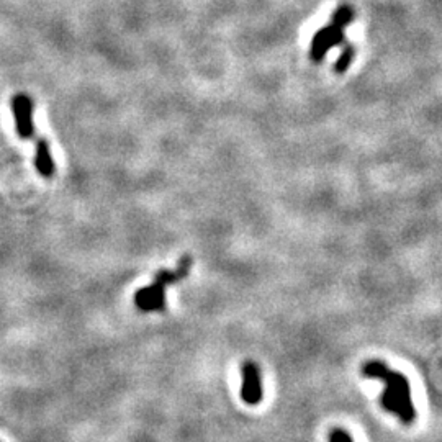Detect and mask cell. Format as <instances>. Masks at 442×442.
<instances>
[{"instance_id":"obj_1","label":"cell","mask_w":442,"mask_h":442,"mask_svg":"<svg viewBox=\"0 0 442 442\" xmlns=\"http://www.w3.org/2000/svg\"><path fill=\"white\" fill-rule=\"evenodd\" d=\"M362 373L369 378H378L385 382V388L393 393L398 403V418L405 424H411L416 419V408L411 398V388L408 378L403 373H398L388 369L384 362L371 360L362 367Z\"/></svg>"},{"instance_id":"obj_2","label":"cell","mask_w":442,"mask_h":442,"mask_svg":"<svg viewBox=\"0 0 442 442\" xmlns=\"http://www.w3.org/2000/svg\"><path fill=\"white\" fill-rule=\"evenodd\" d=\"M12 110H14L16 133L20 138L30 139L35 135V126H33V102L27 93H16L12 100Z\"/></svg>"},{"instance_id":"obj_3","label":"cell","mask_w":442,"mask_h":442,"mask_svg":"<svg viewBox=\"0 0 442 442\" xmlns=\"http://www.w3.org/2000/svg\"><path fill=\"white\" fill-rule=\"evenodd\" d=\"M243 385H241V398L246 405L256 406L262 402V380L261 372L254 362H244L241 369Z\"/></svg>"},{"instance_id":"obj_4","label":"cell","mask_w":442,"mask_h":442,"mask_svg":"<svg viewBox=\"0 0 442 442\" xmlns=\"http://www.w3.org/2000/svg\"><path fill=\"white\" fill-rule=\"evenodd\" d=\"M135 305L141 312H164L165 310V287L154 282L151 287L139 288L135 293Z\"/></svg>"},{"instance_id":"obj_5","label":"cell","mask_w":442,"mask_h":442,"mask_svg":"<svg viewBox=\"0 0 442 442\" xmlns=\"http://www.w3.org/2000/svg\"><path fill=\"white\" fill-rule=\"evenodd\" d=\"M35 165L38 172H40L43 177H51L54 174V161H53V156H51L49 144L45 138H40L36 141Z\"/></svg>"},{"instance_id":"obj_6","label":"cell","mask_w":442,"mask_h":442,"mask_svg":"<svg viewBox=\"0 0 442 442\" xmlns=\"http://www.w3.org/2000/svg\"><path fill=\"white\" fill-rule=\"evenodd\" d=\"M354 56H356V49L354 46H346V49L342 51L341 56L338 58V61L334 62V72H338V74H344L347 69H349L351 62L354 61Z\"/></svg>"},{"instance_id":"obj_7","label":"cell","mask_w":442,"mask_h":442,"mask_svg":"<svg viewBox=\"0 0 442 442\" xmlns=\"http://www.w3.org/2000/svg\"><path fill=\"white\" fill-rule=\"evenodd\" d=\"M352 22H354V10L349 5L339 7L333 14V25H336V27L344 28Z\"/></svg>"},{"instance_id":"obj_8","label":"cell","mask_w":442,"mask_h":442,"mask_svg":"<svg viewBox=\"0 0 442 442\" xmlns=\"http://www.w3.org/2000/svg\"><path fill=\"white\" fill-rule=\"evenodd\" d=\"M329 442H354L349 432L344 431V429H333L329 432Z\"/></svg>"}]
</instances>
